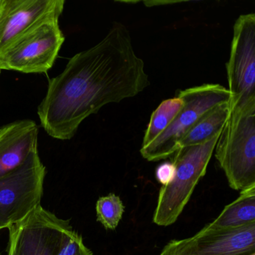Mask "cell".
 I'll return each instance as SVG.
<instances>
[{
  "label": "cell",
  "mask_w": 255,
  "mask_h": 255,
  "mask_svg": "<svg viewBox=\"0 0 255 255\" xmlns=\"http://www.w3.org/2000/svg\"><path fill=\"white\" fill-rule=\"evenodd\" d=\"M149 85L129 31L115 22L101 42L73 56L62 73L50 80L38 109L41 126L53 138L71 139L91 115L136 96Z\"/></svg>",
  "instance_id": "obj_1"
},
{
  "label": "cell",
  "mask_w": 255,
  "mask_h": 255,
  "mask_svg": "<svg viewBox=\"0 0 255 255\" xmlns=\"http://www.w3.org/2000/svg\"><path fill=\"white\" fill-rule=\"evenodd\" d=\"M215 148L231 189L255 186V104L230 111Z\"/></svg>",
  "instance_id": "obj_2"
},
{
  "label": "cell",
  "mask_w": 255,
  "mask_h": 255,
  "mask_svg": "<svg viewBox=\"0 0 255 255\" xmlns=\"http://www.w3.org/2000/svg\"><path fill=\"white\" fill-rule=\"evenodd\" d=\"M221 132L202 144L180 147L173 157L174 175L161 187L153 222L159 226L172 225L189 202L195 186L205 175Z\"/></svg>",
  "instance_id": "obj_3"
},
{
  "label": "cell",
  "mask_w": 255,
  "mask_h": 255,
  "mask_svg": "<svg viewBox=\"0 0 255 255\" xmlns=\"http://www.w3.org/2000/svg\"><path fill=\"white\" fill-rule=\"evenodd\" d=\"M62 11H53L37 21L0 53V71L47 73L65 41L59 24Z\"/></svg>",
  "instance_id": "obj_4"
},
{
  "label": "cell",
  "mask_w": 255,
  "mask_h": 255,
  "mask_svg": "<svg viewBox=\"0 0 255 255\" xmlns=\"http://www.w3.org/2000/svg\"><path fill=\"white\" fill-rule=\"evenodd\" d=\"M176 96L183 101L181 110L154 141L140 150L141 156L150 162L162 160L174 154L178 150L182 137L203 115L230 101L229 91L219 84H204L178 91Z\"/></svg>",
  "instance_id": "obj_5"
},
{
  "label": "cell",
  "mask_w": 255,
  "mask_h": 255,
  "mask_svg": "<svg viewBox=\"0 0 255 255\" xmlns=\"http://www.w3.org/2000/svg\"><path fill=\"white\" fill-rule=\"evenodd\" d=\"M46 168L38 152L0 177V231L23 221L41 205Z\"/></svg>",
  "instance_id": "obj_6"
},
{
  "label": "cell",
  "mask_w": 255,
  "mask_h": 255,
  "mask_svg": "<svg viewBox=\"0 0 255 255\" xmlns=\"http://www.w3.org/2000/svg\"><path fill=\"white\" fill-rule=\"evenodd\" d=\"M230 110L255 104V14L236 20L231 55L227 63Z\"/></svg>",
  "instance_id": "obj_7"
},
{
  "label": "cell",
  "mask_w": 255,
  "mask_h": 255,
  "mask_svg": "<svg viewBox=\"0 0 255 255\" xmlns=\"http://www.w3.org/2000/svg\"><path fill=\"white\" fill-rule=\"evenodd\" d=\"M8 230V255H57L64 237L73 229L69 221L40 205Z\"/></svg>",
  "instance_id": "obj_8"
},
{
  "label": "cell",
  "mask_w": 255,
  "mask_h": 255,
  "mask_svg": "<svg viewBox=\"0 0 255 255\" xmlns=\"http://www.w3.org/2000/svg\"><path fill=\"white\" fill-rule=\"evenodd\" d=\"M181 255H252L255 254V222L228 229L204 227L193 237L177 240Z\"/></svg>",
  "instance_id": "obj_9"
},
{
  "label": "cell",
  "mask_w": 255,
  "mask_h": 255,
  "mask_svg": "<svg viewBox=\"0 0 255 255\" xmlns=\"http://www.w3.org/2000/svg\"><path fill=\"white\" fill-rule=\"evenodd\" d=\"M65 3V0H0V53L37 21L63 11Z\"/></svg>",
  "instance_id": "obj_10"
},
{
  "label": "cell",
  "mask_w": 255,
  "mask_h": 255,
  "mask_svg": "<svg viewBox=\"0 0 255 255\" xmlns=\"http://www.w3.org/2000/svg\"><path fill=\"white\" fill-rule=\"evenodd\" d=\"M38 127L31 120L17 121L0 128V177L21 166L38 150Z\"/></svg>",
  "instance_id": "obj_11"
},
{
  "label": "cell",
  "mask_w": 255,
  "mask_h": 255,
  "mask_svg": "<svg viewBox=\"0 0 255 255\" xmlns=\"http://www.w3.org/2000/svg\"><path fill=\"white\" fill-rule=\"evenodd\" d=\"M255 222V186L241 191L235 201L227 205L207 229H228Z\"/></svg>",
  "instance_id": "obj_12"
},
{
  "label": "cell",
  "mask_w": 255,
  "mask_h": 255,
  "mask_svg": "<svg viewBox=\"0 0 255 255\" xmlns=\"http://www.w3.org/2000/svg\"><path fill=\"white\" fill-rule=\"evenodd\" d=\"M230 111L229 102L219 104L209 110L182 137L179 148L202 144L222 132Z\"/></svg>",
  "instance_id": "obj_13"
},
{
  "label": "cell",
  "mask_w": 255,
  "mask_h": 255,
  "mask_svg": "<svg viewBox=\"0 0 255 255\" xmlns=\"http://www.w3.org/2000/svg\"><path fill=\"white\" fill-rule=\"evenodd\" d=\"M183 105L181 98L177 96L165 100L159 104L152 113L143 138L141 148L150 145L168 128Z\"/></svg>",
  "instance_id": "obj_14"
},
{
  "label": "cell",
  "mask_w": 255,
  "mask_h": 255,
  "mask_svg": "<svg viewBox=\"0 0 255 255\" xmlns=\"http://www.w3.org/2000/svg\"><path fill=\"white\" fill-rule=\"evenodd\" d=\"M97 216L106 229L115 230L117 228L125 212V206L119 196L110 194L101 197L96 204Z\"/></svg>",
  "instance_id": "obj_15"
},
{
  "label": "cell",
  "mask_w": 255,
  "mask_h": 255,
  "mask_svg": "<svg viewBox=\"0 0 255 255\" xmlns=\"http://www.w3.org/2000/svg\"><path fill=\"white\" fill-rule=\"evenodd\" d=\"M57 255H93V253L85 246L81 236L72 230L64 237Z\"/></svg>",
  "instance_id": "obj_16"
},
{
  "label": "cell",
  "mask_w": 255,
  "mask_h": 255,
  "mask_svg": "<svg viewBox=\"0 0 255 255\" xmlns=\"http://www.w3.org/2000/svg\"><path fill=\"white\" fill-rule=\"evenodd\" d=\"M174 175V166L171 162H165L156 168V177L158 182L164 185L168 184Z\"/></svg>",
  "instance_id": "obj_17"
},
{
  "label": "cell",
  "mask_w": 255,
  "mask_h": 255,
  "mask_svg": "<svg viewBox=\"0 0 255 255\" xmlns=\"http://www.w3.org/2000/svg\"><path fill=\"white\" fill-rule=\"evenodd\" d=\"M159 255H181L179 252L177 240H171L162 249Z\"/></svg>",
  "instance_id": "obj_18"
},
{
  "label": "cell",
  "mask_w": 255,
  "mask_h": 255,
  "mask_svg": "<svg viewBox=\"0 0 255 255\" xmlns=\"http://www.w3.org/2000/svg\"><path fill=\"white\" fill-rule=\"evenodd\" d=\"M255 255V254H253V255Z\"/></svg>",
  "instance_id": "obj_19"
},
{
  "label": "cell",
  "mask_w": 255,
  "mask_h": 255,
  "mask_svg": "<svg viewBox=\"0 0 255 255\" xmlns=\"http://www.w3.org/2000/svg\"><path fill=\"white\" fill-rule=\"evenodd\" d=\"M0 74H1V71H0Z\"/></svg>",
  "instance_id": "obj_20"
}]
</instances>
